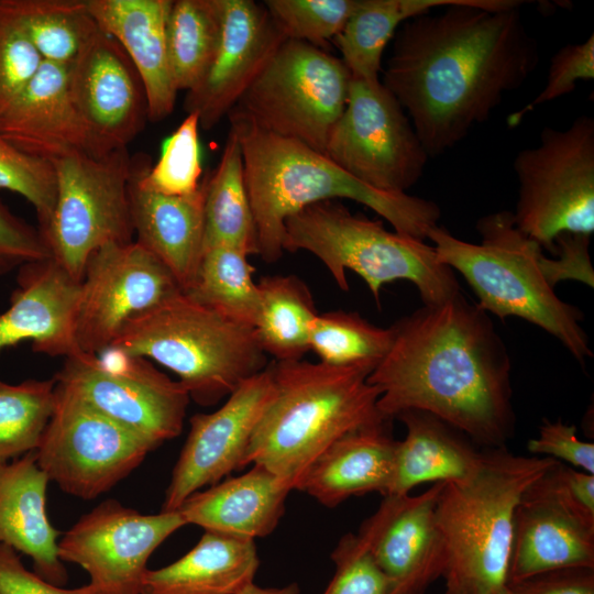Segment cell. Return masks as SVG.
I'll list each match as a JSON object with an SVG mask.
<instances>
[{
    "label": "cell",
    "mask_w": 594,
    "mask_h": 594,
    "mask_svg": "<svg viewBox=\"0 0 594 594\" xmlns=\"http://www.w3.org/2000/svg\"><path fill=\"white\" fill-rule=\"evenodd\" d=\"M51 163L56 199L48 223L38 231L51 257L80 282L96 250L133 241L132 157L128 147H121L100 156L72 154Z\"/></svg>",
    "instance_id": "11"
},
{
    "label": "cell",
    "mask_w": 594,
    "mask_h": 594,
    "mask_svg": "<svg viewBox=\"0 0 594 594\" xmlns=\"http://www.w3.org/2000/svg\"><path fill=\"white\" fill-rule=\"evenodd\" d=\"M273 395L268 365L242 382L215 411L196 414L165 491L162 512L245 466L254 429Z\"/></svg>",
    "instance_id": "17"
},
{
    "label": "cell",
    "mask_w": 594,
    "mask_h": 594,
    "mask_svg": "<svg viewBox=\"0 0 594 594\" xmlns=\"http://www.w3.org/2000/svg\"><path fill=\"white\" fill-rule=\"evenodd\" d=\"M129 200L135 242L168 268L185 293L204 254V177L196 193L168 196L140 185L132 164Z\"/></svg>",
    "instance_id": "26"
},
{
    "label": "cell",
    "mask_w": 594,
    "mask_h": 594,
    "mask_svg": "<svg viewBox=\"0 0 594 594\" xmlns=\"http://www.w3.org/2000/svg\"><path fill=\"white\" fill-rule=\"evenodd\" d=\"M298 583L293 582L282 587H262L254 582L246 586L240 594H299Z\"/></svg>",
    "instance_id": "49"
},
{
    "label": "cell",
    "mask_w": 594,
    "mask_h": 594,
    "mask_svg": "<svg viewBox=\"0 0 594 594\" xmlns=\"http://www.w3.org/2000/svg\"><path fill=\"white\" fill-rule=\"evenodd\" d=\"M153 450L56 383L53 413L34 452L50 482L89 501L125 479Z\"/></svg>",
    "instance_id": "13"
},
{
    "label": "cell",
    "mask_w": 594,
    "mask_h": 594,
    "mask_svg": "<svg viewBox=\"0 0 594 594\" xmlns=\"http://www.w3.org/2000/svg\"><path fill=\"white\" fill-rule=\"evenodd\" d=\"M260 311L254 334L273 361L302 360L309 330L318 315L307 284L296 275H268L257 282Z\"/></svg>",
    "instance_id": "33"
},
{
    "label": "cell",
    "mask_w": 594,
    "mask_h": 594,
    "mask_svg": "<svg viewBox=\"0 0 594 594\" xmlns=\"http://www.w3.org/2000/svg\"><path fill=\"white\" fill-rule=\"evenodd\" d=\"M43 62L70 65L98 25L85 0H0Z\"/></svg>",
    "instance_id": "34"
},
{
    "label": "cell",
    "mask_w": 594,
    "mask_h": 594,
    "mask_svg": "<svg viewBox=\"0 0 594 594\" xmlns=\"http://www.w3.org/2000/svg\"><path fill=\"white\" fill-rule=\"evenodd\" d=\"M499 594H509V593H508L507 588H505V590H504L502 593H499Z\"/></svg>",
    "instance_id": "51"
},
{
    "label": "cell",
    "mask_w": 594,
    "mask_h": 594,
    "mask_svg": "<svg viewBox=\"0 0 594 594\" xmlns=\"http://www.w3.org/2000/svg\"><path fill=\"white\" fill-rule=\"evenodd\" d=\"M527 449L532 454L561 459L594 474V444L579 439L575 426L546 419L539 428V436L528 441Z\"/></svg>",
    "instance_id": "46"
},
{
    "label": "cell",
    "mask_w": 594,
    "mask_h": 594,
    "mask_svg": "<svg viewBox=\"0 0 594 594\" xmlns=\"http://www.w3.org/2000/svg\"><path fill=\"white\" fill-rule=\"evenodd\" d=\"M518 0H462L404 22L382 84L407 111L428 156L462 141L538 67Z\"/></svg>",
    "instance_id": "1"
},
{
    "label": "cell",
    "mask_w": 594,
    "mask_h": 594,
    "mask_svg": "<svg viewBox=\"0 0 594 594\" xmlns=\"http://www.w3.org/2000/svg\"><path fill=\"white\" fill-rule=\"evenodd\" d=\"M324 155L365 185L389 194H406L422 176L429 157L403 107L382 81L355 77Z\"/></svg>",
    "instance_id": "14"
},
{
    "label": "cell",
    "mask_w": 594,
    "mask_h": 594,
    "mask_svg": "<svg viewBox=\"0 0 594 594\" xmlns=\"http://www.w3.org/2000/svg\"><path fill=\"white\" fill-rule=\"evenodd\" d=\"M398 418L406 426L403 441L396 442L394 473L387 495L409 494L427 482H458L471 477L485 452L475 450L461 431L438 417L407 410Z\"/></svg>",
    "instance_id": "29"
},
{
    "label": "cell",
    "mask_w": 594,
    "mask_h": 594,
    "mask_svg": "<svg viewBox=\"0 0 594 594\" xmlns=\"http://www.w3.org/2000/svg\"><path fill=\"white\" fill-rule=\"evenodd\" d=\"M263 4L286 38L323 50L342 31L358 0H265Z\"/></svg>",
    "instance_id": "40"
},
{
    "label": "cell",
    "mask_w": 594,
    "mask_h": 594,
    "mask_svg": "<svg viewBox=\"0 0 594 594\" xmlns=\"http://www.w3.org/2000/svg\"><path fill=\"white\" fill-rule=\"evenodd\" d=\"M543 473L515 509L507 585L562 569H594V520L568 503Z\"/></svg>",
    "instance_id": "21"
},
{
    "label": "cell",
    "mask_w": 594,
    "mask_h": 594,
    "mask_svg": "<svg viewBox=\"0 0 594 594\" xmlns=\"http://www.w3.org/2000/svg\"><path fill=\"white\" fill-rule=\"evenodd\" d=\"M55 378L9 384L0 380V461L35 451L52 416Z\"/></svg>",
    "instance_id": "38"
},
{
    "label": "cell",
    "mask_w": 594,
    "mask_h": 594,
    "mask_svg": "<svg viewBox=\"0 0 594 594\" xmlns=\"http://www.w3.org/2000/svg\"><path fill=\"white\" fill-rule=\"evenodd\" d=\"M481 243L465 242L437 226L428 234L439 260L459 272L487 314L521 318L557 338L581 364L592 358L581 310L563 300L549 283L550 258L515 226L513 213L499 211L476 222Z\"/></svg>",
    "instance_id": "5"
},
{
    "label": "cell",
    "mask_w": 594,
    "mask_h": 594,
    "mask_svg": "<svg viewBox=\"0 0 594 594\" xmlns=\"http://www.w3.org/2000/svg\"><path fill=\"white\" fill-rule=\"evenodd\" d=\"M16 283L10 306L0 314V353L24 341L50 356L84 353L76 337L80 282L47 257L21 266Z\"/></svg>",
    "instance_id": "23"
},
{
    "label": "cell",
    "mask_w": 594,
    "mask_h": 594,
    "mask_svg": "<svg viewBox=\"0 0 594 594\" xmlns=\"http://www.w3.org/2000/svg\"><path fill=\"white\" fill-rule=\"evenodd\" d=\"M186 525L178 510L144 515L107 499L58 539V556L81 566L103 594H141L150 557Z\"/></svg>",
    "instance_id": "16"
},
{
    "label": "cell",
    "mask_w": 594,
    "mask_h": 594,
    "mask_svg": "<svg viewBox=\"0 0 594 594\" xmlns=\"http://www.w3.org/2000/svg\"><path fill=\"white\" fill-rule=\"evenodd\" d=\"M180 293L168 268L135 241L96 250L80 280L76 316L80 350L99 354L129 320Z\"/></svg>",
    "instance_id": "15"
},
{
    "label": "cell",
    "mask_w": 594,
    "mask_h": 594,
    "mask_svg": "<svg viewBox=\"0 0 594 594\" xmlns=\"http://www.w3.org/2000/svg\"><path fill=\"white\" fill-rule=\"evenodd\" d=\"M509 594H594V569H562L506 586Z\"/></svg>",
    "instance_id": "48"
},
{
    "label": "cell",
    "mask_w": 594,
    "mask_h": 594,
    "mask_svg": "<svg viewBox=\"0 0 594 594\" xmlns=\"http://www.w3.org/2000/svg\"><path fill=\"white\" fill-rule=\"evenodd\" d=\"M244 252L226 245L204 251L191 286L184 293L222 316L254 328L260 311L255 272Z\"/></svg>",
    "instance_id": "35"
},
{
    "label": "cell",
    "mask_w": 594,
    "mask_h": 594,
    "mask_svg": "<svg viewBox=\"0 0 594 594\" xmlns=\"http://www.w3.org/2000/svg\"><path fill=\"white\" fill-rule=\"evenodd\" d=\"M54 378L154 450L183 430L190 397L150 360L108 348L65 359Z\"/></svg>",
    "instance_id": "12"
},
{
    "label": "cell",
    "mask_w": 594,
    "mask_h": 594,
    "mask_svg": "<svg viewBox=\"0 0 594 594\" xmlns=\"http://www.w3.org/2000/svg\"><path fill=\"white\" fill-rule=\"evenodd\" d=\"M392 328L372 324L358 312H318L309 330V351L319 362L339 367L365 366L372 371L387 353Z\"/></svg>",
    "instance_id": "37"
},
{
    "label": "cell",
    "mask_w": 594,
    "mask_h": 594,
    "mask_svg": "<svg viewBox=\"0 0 594 594\" xmlns=\"http://www.w3.org/2000/svg\"><path fill=\"white\" fill-rule=\"evenodd\" d=\"M292 486L266 468L253 464L246 473L191 494L176 509L186 524L242 540L272 534L285 513Z\"/></svg>",
    "instance_id": "27"
},
{
    "label": "cell",
    "mask_w": 594,
    "mask_h": 594,
    "mask_svg": "<svg viewBox=\"0 0 594 594\" xmlns=\"http://www.w3.org/2000/svg\"><path fill=\"white\" fill-rule=\"evenodd\" d=\"M255 541L205 531L178 560L147 570L141 594H240L254 582Z\"/></svg>",
    "instance_id": "30"
},
{
    "label": "cell",
    "mask_w": 594,
    "mask_h": 594,
    "mask_svg": "<svg viewBox=\"0 0 594 594\" xmlns=\"http://www.w3.org/2000/svg\"><path fill=\"white\" fill-rule=\"evenodd\" d=\"M444 482L422 494L386 495L356 534L391 580L394 594H425L447 566V550L436 519Z\"/></svg>",
    "instance_id": "18"
},
{
    "label": "cell",
    "mask_w": 594,
    "mask_h": 594,
    "mask_svg": "<svg viewBox=\"0 0 594 594\" xmlns=\"http://www.w3.org/2000/svg\"><path fill=\"white\" fill-rule=\"evenodd\" d=\"M221 33L220 0H175L167 19V52L177 90L189 91L201 80Z\"/></svg>",
    "instance_id": "36"
},
{
    "label": "cell",
    "mask_w": 594,
    "mask_h": 594,
    "mask_svg": "<svg viewBox=\"0 0 594 594\" xmlns=\"http://www.w3.org/2000/svg\"><path fill=\"white\" fill-rule=\"evenodd\" d=\"M68 86L78 111L109 151L128 147L148 120L139 73L99 26L68 66Z\"/></svg>",
    "instance_id": "20"
},
{
    "label": "cell",
    "mask_w": 594,
    "mask_h": 594,
    "mask_svg": "<svg viewBox=\"0 0 594 594\" xmlns=\"http://www.w3.org/2000/svg\"><path fill=\"white\" fill-rule=\"evenodd\" d=\"M284 251H306L329 271L340 289L348 290L345 271L366 283L376 304L384 284L413 283L424 305L442 302L460 292L449 266L432 245L396 231L381 221L352 213L336 201L305 207L285 221Z\"/></svg>",
    "instance_id": "8"
},
{
    "label": "cell",
    "mask_w": 594,
    "mask_h": 594,
    "mask_svg": "<svg viewBox=\"0 0 594 594\" xmlns=\"http://www.w3.org/2000/svg\"><path fill=\"white\" fill-rule=\"evenodd\" d=\"M221 33L201 80L187 91L184 109L210 130L234 108L242 95L286 40L263 2L220 0Z\"/></svg>",
    "instance_id": "19"
},
{
    "label": "cell",
    "mask_w": 594,
    "mask_h": 594,
    "mask_svg": "<svg viewBox=\"0 0 594 594\" xmlns=\"http://www.w3.org/2000/svg\"><path fill=\"white\" fill-rule=\"evenodd\" d=\"M0 189L25 198L36 212L38 230L45 228L56 199L53 163L24 153L0 135Z\"/></svg>",
    "instance_id": "41"
},
{
    "label": "cell",
    "mask_w": 594,
    "mask_h": 594,
    "mask_svg": "<svg viewBox=\"0 0 594 594\" xmlns=\"http://www.w3.org/2000/svg\"><path fill=\"white\" fill-rule=\"evenodd\" d=\"M0 594H103L88 583L76 588H64L52 584L38 574L29 571L18 552L0 544Z\"/></svg>",
    "instance_id": "47"
},
{
    "label": "cell",
    "mask_w": 594,
    "mask_h": 594,
    "mask_svg": "<svg viewBox=\"0 0 594 594\" xmlns=\"http://www.w3.org/2000/svg\"><path fill=\"white\" fill-rule=\"evenodd\" d=\"M227 117L241 145L258 255L266 263L283 255L286 219L322 201L350 199L362 204L396 232L422 241L439 226L441 210L432 200L380 191L300 142L263 131L232 111Z\"/></svg>",
    "instance_id": "3"
},
{
    "label": "cell",
    "mask_w": 594,
    "mask_h": 594,
    "mask_svg": "<svg viewBox=\"0 0 594 594\" xmlns=\"http://www.w3.org/2000/svg\"><path fill=\"white\" fill-rule=\"evenodd\" d=\"M109 348L168 369L200 406L218 404L268 365L253 328L184 293L129 320Z\"/></svg>",
    "instance_id": "7"
},
{
    "label": "cell",
    "mask_w": 594,
    "mask_h": 594,
    "mask_svg": "<svg viewBox=\"0 0 594 594\" xmlns=\"http://www.w3.org/2000/svg\"><path fill=\"white\" fill-rule=\"evenodd\" d=\"M391 419L355 429L331 443L309 465L296 490L333 508L351 496L389 493L396 440Z\"/></svg>",
    "instance_id": "25"
},
{
    "label": "cell",
    "mask_w": 594,
    "mask_h": 594,
    "mask_svg": "<svg viewBox=\"0 0 594 594\" xmlns=\"http://www.w3.org/2000/svg\"><path fill=\"white\" fill-rule=\"evenodd\" d=\"M19 26L0 9V117L42 64Z\"/></svg>",
    "instance_id": "44"
},
{
    "label": "cell",
    "mask_w": 594,
    "mask_h": 594,
    "mask_svg": "<svg viewBox=\"0 0 594 594\" xmlns=\"http://www.w3.org/2000/svg\"><path fill=\"white\" fill-rule=\"evenodd\" d=\"M97 25L114 38L142 80L147 117L162 121L174 110L175 87L166 25L173 0H85Z\"/></svg>",
    "instance_id": "24"
},
{
    "label": "cell",
    "mask_w": 594,
    "mask_h": 594,
    "mask_svg": "<svg viewBox=\"0 0 594 594\" xmlns=\"http://www.w3.org/2000/svg\"><path fill=\"white\" fill-rule=\"evenodd\" d=\"M51 257L38 231L0 201V278L13 270Z\"/></svg>",
    "instance_id": "45"
},
{
    "label": "cell",
    "mask_w": 594,
    "mask_h": 594,
    "mask_svg": "<svg viewBox=\"0 0 594 594\" xmlns=\"http://www.w3.org/2000/svg\"><path fill=\"white\" fill-rule=\"evenodd\" d=\"M199 129L198 116L187 113L185 120L163 141L154 165L145 154L132 158L140 185L168 196L196 193L202 180Z\"/></svg>",
    "instance_id": "39"
},
{
    "label": "cell",
    "mask_w": 594,
    "mask_h": 594,
    "mask_svg": "<svg viewBox=\"0 0 594 594\" xmlns=\"http://www.w3.org/2000/svg\"><path fill=\"white\" fill-rule=\"evenodd\" d=\"M204 251L218 245L258 255V238L243 170L242 150L230 130L218 166L204 176Z\"/></svg>",
    "instance_id": "31"
},
{
    "label": "cell",
    "mask_w": 594,
    "mask_h": 594,
    "mask_svg": "<svg viewBox=\"0 0 594 594\" xmlns=\"http://www.w3.org/2000/svg\"><path fill=\"white\" fill-rule=\"evenodd\" d=\"M68 66L42 62L0 117V135L12 145L50 162L72 154L100 156L107 150L70 96Z\"/></svg>",
    "instance_id": "22"
},
{
    "label": "cell",
    "mask_w": 594,
    "mask_h": 594,
    "mask_svg": "<svg viewBox=\"0 0 594 594\" xmlns=\"http://www.w3.org/2000/svg\"><path fill=\"white\" fill-rule=\"evenodd\" d=\"M593 78L594 34H591L585 42L565 45L552 56L544 88L521 110L508 117V125H518L536 107L573 92L579 80Z\"/></svg>",
    "instance_id": "43"
},
{
    "label": "cell",
    "mask_w": 594,
    "mask_h": 594,
    "mask_svg": "<svg viewBox=\"0 0 594 594\" xmlns=\"http://www.w3.org/2000/svg\"><path fill=\"white\" fill-rule=\"evenodd\" d=\"M392 344L367 382L378 411L431 414L475 443L504 448L515 429L512 362L488 314L459 292L391 326Z\"/></svg>",
    "instance_id": "2"
},
{
    "label": "cell",
    "mask_w": 594,
    "mask_h": 594,
    "mask_svg": "<svg viewBox=\"0 0 594 594\" xmlns=\"http://www.w3.org/2000/svg\"><path fill=\"white\" fill-rule=\"evenodd\" d=\"M331 559L336 572L323 594H394L391 580L358 535H344Z\"/></svg>",
    "instance_id": "42"
},
{
    "label": "cell",
    "mask_w": 594,
    "mask_h": 594,
    "mask_svg": "<svg viewBox=\"0 0 594 594\" xmlns=\"http://www.w3.org/2000/svg\"><path fill=\"white\" fill-rule=\"evenodd\" d=\"M351 79L341 58L286 38L231 111L263 131L324 154Z\"/></svg>",
    "instance_id": "9"
},
{
    "label": "cell",
    "mask_w": 594,
    "mask_h": 594,
    "mask_svg": "<svg viewBox=\"0 0 594 594\" xmlns=\"http://www.w3.org/2000/svg\"><path fill=\"white\" fill-rule=\"evenodd\" d=\"M518 197L516 228L554 251L562 234L594 232V120L578 117L566 129L544 127L536 147L513 163Z\"/></svg>",
    "instance_id": "10"
},
{
    "label": "cell",
    "mask_w": 594,
    "mask_h": 594,
    "mask_svg": "<svg viewBox=\"0 0 594 594\" xmlns=\"http://www.w3.org/2000/svg\"><path fill=\"white\" fill-rule=\"evenodd\" d=\"M462 0H358L333 40L352 77L377 82L387 43L406 21Z\"/></svg>",
    "instance_id": "32"
},
{
    "label": "cell",
    "mask_w": 594,
    "mask_h": 594,
    "mask_svg": "<svg viewBox=\"0 0 594 594\" xmlns=\"http://www.w3.org/2000/svg\"><path fill=\"white\" fill-rule=\"evenodd\" d=\"M273 395L252 435L245 466L266 468L293 490L309 465L342 436L384 419L365 366L271 361ZM392 420V419H391Z\"/></svg>",
    "instance_id": "4"
},
{
    "label": "cell",
    "mask_w": 594,
    "mask_h": 594,
    "mask_svg": "<svg viewBox=\"0 0 594 594\" xmlns=\"http://www.w3.org/2000/svg\"><path fill=\"white\" fill-rule=\"evenodd\" d=\"M556 461L516 455L505 447L491 449L471 477L444 482L436 519L447 550L446 582L468 594L506 588L515 509L528 486Z\"/></svg>",
    "instance_id": "6"
},
{
    "label": "cell",
    "mask_w": 594,
    "mask_h": 594,
    "mask_svg": "<svg viewBox=\"0 0 594 594\" xmlns=\"http://www.w3.org/2000/svg\"><path fill=\"white\" fill-rule=\"evenodd\" d=\"M48 482L34 451L0 461V544L31 558L36 574L62 586L67 573L58 556L59 531L46 514Z\"/></svg>",
    "instance_id": "28"
},
{
    "label": "cell",
    "mask_w": 594,
    "mask_h": 594,
    "mask_svg": "<svg viewBox=\"0 0 594 594\" xmlns=\"http://www.w3.org/2000/svg\"><path fill=\"white\" fill-rule=\"evenodd\" d=\"M443 594H468L463 588L460 586L446 582V591Z\"/></svg>",
    "instance_id": "50"
}]
</instances>
